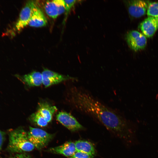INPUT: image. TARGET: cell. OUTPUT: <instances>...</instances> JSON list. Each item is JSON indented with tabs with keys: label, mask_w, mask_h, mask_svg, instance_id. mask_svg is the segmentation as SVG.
Returning <instances> with one entry per match:
<instances>
[{
	"label": "cell",
	"mask_w": 158,
	"mask_h": 158,
	"mask_svg": "<svg viewBox=\"0 0 158 158\" xmlns=\"http://www.w3.org/2000/svg\"><path fill=\"white\" fill-rule=\"evenodd\" d=\"M28 132V138L35 147L38 150L46 146L52 139V134L49 133L41 129L29 127Z\"/></svg>",
	"instance_id": "obj_3"
},
{
	"label": "cell",
	"mask_w": 158,
	"mask_h": 158,
	"mask_svg": "<svg viewBox=\"0 0 158 158\" xmlns=\"http://www.w3.org/2000/svg\"><path fill=\"white\" fill-rule=\"evenodd\" d=\"M56 119L63 125L71 131L84 129L83 127L71 114L66 111L59 112L56 115Z\"/></svg>",
	"instance_id": "obj_6"
},
{
	"label": "cell",
	"mask_w": 158,
	"mask_h": 158,
	"mask_svg": "<svg viewBox=\"0 0 158 158\" xmlns=\"http://www.w3.org/2000/svg\"><path fill=\"white\" fill-rule=\"evenodd\" d=\"M4 139L3 133L0 130V151L1 150Z\"/></svg>",
	"instance_id": "obj_21"
},
{
	"label": "cell",
	"mask_w": 158,
	"mask_h": 158,
	"mask_svg": "<svg viewBox=\"0 0 158 158\" xmlns=\"http://www.w3.org/2000/svg\"><path fill=\"white\" fill-rule=\"evenodd\" d=\"M65 3V17L63 21L64 23L66 20L70 10L75 3L76 0H64Z\"/></svg>",
	"instance_id": "obj_18"
},
{
	"label": "cell",
	"mask_w": 158,
	"mask_h": 158,
	"mask_svg": "<svg viewBox=\"0 0 158 158\" xmlns=\"http://www.w3.org/2000/svg\"><path fill=\"white\" fill-rule=\"evenodd\" d=\"M57 109L54 106L51 105L46 102H42L39 103L37 111L49 123L52 120L53 116Z\"/></svg>",
	"instance_id": "obj_14"
},
{
	"label": "cell",
	"mask_w": 158,
	"mask_h": 158,
	"mask_svg": "<svg viewBox=\"0 0 158 158\" xmlns=\"http://www.w3.org/2000/svg\"><path fill=\"white\" fill-rule=\"evenodd\" d=\"M47 20L42 11L37 5L33 9L28 25L35 28L46 26Z\"/></svg>",
	"instance_id": "obj_12"
},
{
	"label": "cell",
	"mask_w": 158,
	"mask_h": 158,
	"mask_svg": "<svg viewBox=\"0 0 158 158\" xmlns=\"http://www.w3.org/2000/svg\"><path fill=\"white\" fill-rule=\"evenodd\" d=\"M91 155L81 152L76 151L72 156L68 158H93Z\"/></svg>",
	"instance_id": "obj_19"
},
{
	"label": "cell",
	"mask_w": 158,
	"mask_h": 158,
	"mask_svg": "<svg viewBox=\"0 0 158 158\" xmlns=\"http://www.w3.org/2000/svg\"><path fill=\"white\" fill-rule=\"evenodd\" d=\"M29 119L32 122L41 127L46 126L48 123L38 111L32 114Z\"/></svg>",
	"instance_id": "obj_16"
},
{
	"label": "cell",
	"mask_w": 158,
	"mask_h": 158,
	"mask_svg": "<svg viewBox=\"0 0 158 158\" xmlns=\"http://www.w3.org/2000/svg\"><path fill=\"white\" fill-rule=\"evenodd\" d=\"M42 74V84L46 87L65 80L74 79L72 77L63 75L47 69L44 70Z\"/></svg>",
	"instance_id": "obj_7"
},
{
	"label": "cell",
	"mask_w": 158,
	"mask_h": 158,
	"mask_svg": "<svg viewBox=\"0 0 158 158\" xmlns=\"http://www.w3.org/2000/svg\"><path fill=\"white\" fill-rule=\"evenodd\" d=\"M34 1H28L21 10L19 17L15 27V30L20 32L28 23L31 17L34 8L37 5Z\"/></svg>",
	"instance_id": "obj_4"
},
{
	"label": "cell",
	"mask_w": 158,
	"mask_h": 158,
	"mask_svg": "<svg viewBox=\"0 0 158 158\" xmlns=\"http://www.w3.org/2000/svg\"><path fill=\"white\" fill-rule=\"evenodd\" d=\"M147 13L148 16L158 18V1L149 3Z\"/></svg>",
	"instance_id": "obj_17"
},
{
	"label": "cell",
	"mask_w": 158,
	"mask_h": 158,
	"mask_svg": "<svg viewBox=\"0 0 158 158\" xmlns=\"http://www.w3.org/2000/svg\"><path fill=\"white\" fill-rule=\"evenodd\" d=\"M44 10L47 14L53 19L65 12V3L63 0L47 1L44 6Z\"/></svg>",
	"instance_id": "obj_9"
},
{
	"label": "cell",
	"mask_w": 158,
	"mask_h": 158,
	"mask_svg": "<svg viewBox=\"0 0 158 158\" xmlns=\"http://www.w3.org/2000/svg\"><path fill=\"white\" fill-rule=\"evenodd\" d=\"M10 158H32L31 157L25 153H17Z\"/></svg>",
	"instance_id": "obj_20"
},
{
	"label": "cell",
	"mask_w": 158,
	"mask_h": 158,
	"mask_svg": "<svg viewBox=\"0 0 158 158\" xmlns=\"http://www.w3.org/2000/svg\"><path fill=\"white\" fill-rule=\"evenodd\" d=\"M8 148L11 152L20 153L31 151L35 147L28 138V132L19 128L10 133Z\"/></svg>",
	"instance_id": "obj_2"
},
{
	"label": "cell",
	"mask_w": 158,
	"mask_h": 158,
	"mask_svg": "<svg viewBox=\"0 0 158 158\" xmlns=\"http://www.w3.org/2000/svg\"><path fill=\"white\" fill-rule=\"evenodd\" d=\"M126 40L130 47L135 51L144 49L147 44L146 37L136 30L128 32L126 35Z\"/></svg>",
	"instance_id": "obj_5"
},
{
	"label": "cell",
	"mask_w": 158,
	"mask_h": 158,
	"mask_svg": "<svg viewBox=\"0 0 158 158\" xmlns=\"http://www.w3.org/2000/svg\"><path fill=\"white\" fill-rule=\"evenodd\" d=\"M128 12L132 17L137 18L145 15L148 8L147 1L141 0L127 1Z\"/></svg>",
	"instance_id": "obj_8"
},
{
	"label": "cell",
	"mask_w": 158,
	"mask_h": 158,
	"mask_svg": "<svg viewBox=\"0 0 158 158\" xmlns=\"http://www.w3.org/2000/svg\"><path fill=\"white\" fill-rule=\"evenodd\" d=\"M77 151H79L88 154L94 157L96 150L93 145L90 142L83 140H80L75 142Z\"/></svg>",
	"instance_id": "obj_15"
},
{
	"label": "cell",
	"mask_w": 158,
	"mask_h": 158,
	"mask_svg": "<svg viewBox=\"0 0 158 158\" xmlns=\"http://www.w3.org/2000/svg\"><path fill=\"white\" fill-rule=\"evenodd\" d=\"M140 27L145 36L152 37L158 29V18L148 16L140 24Z\"/></svg>",
	"instance_id": "obj_10"
},
{
	"label": "cell",
	"mask_w": 158,
	"mask_h": 158,
	"mask_svg": "<svg viewBox=\"0 0 158 158\" xmlns=\"http://www.w3.org/2000/svg\"><path fill=\"white\" fill-rule=\"evenodd\" d=\"M48 152L54 154L63 155L68 158L72 156L77 151L75 142L69 141L61 145L49 148Z\"/></svg>",
	"instance_id": "obj_11"
},
{
	"label": "cell",
	"mask_w": 158,
	"mask_h": 158,
	"mask_svg": "<svg viewBox=\"0 0 158 158\" xmlns=\"http://www.w3.org/2000/svg\"><path fill=\"white\" fill-rule=\"evenodd\" d=\"M23 82L29 87L38 86L42 83V73L33 71L21 77Z\"/></svg>",
	"instance_id": "obj_13"
},
{
	"label": "cell",
	"mask_w": 158,
	"mask_h": 158,
	"mask_svg": "<svg viewBox=\"0 0 158 158\" xmlns=\"http://www.w3.org/2000/svg\"><path fill=\"white\" fill-rule=\"evenodd\" d=\"M69 99L77 110L97 119L107 129L123 140L130 135L132 128L129 122L87 92L73 88L71 90Z\"/></svg>",
	"instance_id": "obj_1"
}]
</instances>
